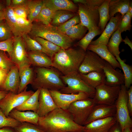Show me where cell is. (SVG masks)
I'll use <instances>...</instances> for the list:
<instances>
[{"instance_id": "6da1fadb", "label": "cell", "mask_w": 132, "mask_h": 132, "mask_svg": "<svg viewBox=\"0 0 132 132\" xmlns=\"http://www.w3.org/2000/svg\"><path fill=\"white\" fill-rule=\"evenodd\" d=\"M37 125L44 132H78L84 129L74 122L67 110L59 108L39 117Z\"/></svg>"}, {"instance_id": "7a4b0ae2", "label": "cell", "mask_w": 132, "mask_h": 132, "mask_svg": "<svg viewBox=\"0 0 132 132\" xmlns=\"http://www.w3.org/2000/svg\"><path fill=\"white\" fill-rule=\"evenodd\" d=\"M86 51L77 47L66 49L61 48L52 58V66L66 75L78 72Z\"/></svg>"}, {"instance_id": "3957f363", "label": "cell", "mask_w": 132, "mask_h": 132, "mask_svg": "<svg viewBox=\"0 0 132 132\" xmlns=\"http://www.w3.org/2000/svg\"><path fill=\"white\" fill-rule=\"evenodd\" d=\"M31 30L28 34L32 38L39 37L48 41L61 48L66 49L72 46L73 41L57 27L41 22L32 23Z\"/></svg>"}, {"instance_id": "277c9868", "label": "cell", "mask_w": 132, "mask_h": 132, "mask_svg": "<svg viewBox=\"0 0 132 132\" xmlns=\"http://www.w3.org/2000/svg\"><path fill=\"white\" fill-rule=\"evenodd\" d=\"M35 77L32 83L34 89L47 88L49 90L59 91L66 85L58 71L49 68L36 67Z\"/></svg>"}, {"instance_id": "5b68a950", "label": "cell", "mask_w": 132, "mask_h": 132, "mask_svg": "<svg viewBox=\"0 0 132 132\" xmlns=\"http://www.w3.org/2000/svg\"><path fill=\"white\" fill-rule=\"evenodd\" d=\"M104 0H86L85 4L78 3V14L80 23L88 32L99 29V7Z\"/></svg>"}, {"instance_id": "8992f818", "label": "cell", "mask_w": 132, "mask_h": 132, "mask_svg": "<svg viewBox=\"0 0 132 132\" xmlns=\"http://www.w3.org/2000/svg\"><path fill=\"white\" fill-rule=\"evenodd\" d=\"M64 83L66 85L59 91L65 94H77L79 92L85 93L93 98L95 93V89L88 85L81 78L78 72H75L61 76Z\"/></svg>"}, {"instance_id": "52a82bcc", "label": "cell", "mask_w": 132, "mask_h": 132, "mask_svg": "<svg viewBox=\"0 0 132 132\" xmlns=\"http://www.w3.org/2000/svg\"><path fill=\"white\" fill-rule=\"evenodd\" d=\"M121 86V88L115 104L116 108L115 117L116 122L119 124L122 132L126 127L132 128V121L127 105V89L124 84Z\"/></svg>"}, {"instance_id": "ba28073f", "label": "cell", "mask_w": 132, "mask_h": 132, "mask_svg": "<svg viewBox=\"0 0 132 132\" xmlns=\"http://www.w3.org/2000/svg\"><path fill=\"white\" fill-rule=\"evenodd\" d=\"M96 104L93 98L78 100L72 103L67 110L77 124L84 126Z\"/></svg>"}, {"instance_id": "9c48e42d", "label": "cell", "mask_w": 132, "mask_h": 132, "mask_svg": "<svg viewBox=\"0 0 132 132\" xmlns=\"http://www.w3.org/2000/svg\"><path fill=\"white\" fill-rule=\"evenodd\" d=\"M27 87L19 93L9 91L0 101V109L6 116H8L12 110L22 104L34 93L32 90L27 91Z\"/></svg>"}, {"instance_id": "30bf717a", "label": "cell", "mask_w": 132, "mask_h": 132, "mask_svg": "<svg viewBox=\"0 0 132 132\" xmlns=\"http://www.w3.org/2000/svg\"><path fill=\"white\" fill-rule=\"evenodd\" d=\"M121 86H110L103 84L95 88L93 98L96 104H115L121 88Z\"/></svg>"}, {"instance_id": "8fae6325", "label": "cell", "mask_w": 132, "mask_h": 132, "mask_svg": "<svg viewBox=\"0 0 132 132\" xmlns=\"http://www.w3.org/2000/svg\"><path fill=\"white\" fill-rule=\"evenodd\" d=\"M106 62L96 53L87 50L78 72L85 74L93 71H103Z\"/></svg>"}, {"instance_id": "7c38bea8", "label": "cell", "mask_w": 132, "mask_h": 132, "mask_svg": "<svg viewBox=\"0 0 132 132\" xmlns=\"http://www.w3.org/2000/svg\"><path fill=\"white\" fill-rule=\"evenodd\" d=\"M26 49L22 36L15 37L13 50L9 57L19 68L26 65H31Z\"/></svg>"}, {"instance_id": "4fadbf2b", "label": "cell", "mask_w": 132, "mask_h": 132, "mask_svg": "<svg viewBox=\"0 0 132 132\" xmlns=\"http://www.w3.org/2000/svg\"><path fill=\"white\" fill-rule=\"evenodd\" d=\"M49 90L58 108L64 110H67L71 104L75 101L90 98L88 94L83 92L75 94H65L58 91Z\"/></svg>"}, {"instance_id": "5bb4252c", "label": "cell", "mask_w": 132, "mask_h": 132, "mask_svg": "<svg viewBox=\"0 0 132 132\" xmlns=\"http://www.w3.org/2000/svg\"><path fill=\"white\" fill-rule=\"evenodd\" d=\"M111 17L106 26L100 36L97 39L92 41L90 44L93 45H107L112 34L118 29V28L122 17L119 13Z\"/></svg>"}, {"instance_id": "9a60e30c", "label": "cell", "mask_w": 132, "mask_h": 132, "mask_svg": "<svg viewBox=\"0 0 132 132\" xmlns=\"http://www.w3.org/2000/svg\"><path fill=\"white\" fill-rule=\"evenodd\" d=\"M39 106L37 113L39 117L44 116L58 108L55 103L49 90L41 88L39 95Z\"/></svg>"}, {"instance_id": "2e32d148", "label": "cell", "mask_w": 132, "mask_h": 132, "mask_svg": "<svg viewBox=\"0 0 132 132\" xmlns=\"http://www.w3.org/2000/svg\"><path fill=\"white\" fill-rule=\"evenodd\" d=\"M116 113V108L115 104H96L93 107L85 125L95 120L115 117Z\"/></svg>"}, {"instance_id": "e0dca14e", "label": "cell", "mask_w": 132, "mask_h": 132, "mask_svg": "<svg viewBox=\"0 0 132 132\" xmlns=\"http://www.w3.org/2000/svg\"><path fill=\"white\" fill-rule=\"evenodd\" d=\"M116 122L115 117L95 120L84 126V132H108Z\"/></svg>"}, {"instance_id": "ac0fdd59", "label": "cell", "mask_w": 132, "mask_h": 132, "mask_svg": "<svg viewBox=\"0 0 132 132\" xmlns=\"http://www.w3.org/2000/svg\"><path fill=\"white\" fill-rule=\"evenodd\" d=\"M20 82L19 68L15 65L11 68L8 73L0 90L11 91L17 93Z\"/></svg>"}, {"instance_id": "d6986e66", "label": "cell", "mask_w": 132, "mask_h": 132, "mask_svg": "<svg viewBox=\"0 0 132 132\" xmlns=\"http://www.w3.org/2000/svg\"><path fill=\"white\" fill-rule=\"evenodd\" d=\"M105 77V84L110 86H121L124 84L123 74L119 70H116L106 62L103 68Z\"/></svg>"}, {"instance_id": "ffe728a7", "label": "cell", "mask_w": 132, "mask_h": 132, "mask_svg": "<svg viewBox=\"0 0 132 132\" xmlns=\"http://www.w3.org/2000/svg\"><path fill=\"white\" fill-rule=\"evenodd\" d=\"M87 50L96 53L102 59L111 65L114 68H118L121 69L119 63L116 57L109 50L107 45H93L89 44Z\"/></svg>"}, {"instance_id": "44dd1931", "label": "cell", "mask_w": 132, "mask_h": 132, "mask_svg": "<svg viewBox=\"0 0 132 132\" xmlns=\"http://www.w3.org/2000/svg\"><path fill=\"white\" fill-rule=\"evenodd\" d=\"M44 5L55 11L63 10L78 13V7L72 1L69 0H43Z\"/></svg>"}, {"instance_id": "7402d4cb", "label": "cell", "mask_w": 132, "mask_h": 132, "mask_svg": "<svg viewBox=\"0 0 132 132\" xmlns=\"http://www.w3.org/2000/svg\"><path fill=\"white\" fill-rule=\"evenodd\" d=\"M31 65L36 67L49 68L52 66V58L46 54L41 52H27Z\"/></svg>"}, {"instance_id": "603a6c76", "label": "cell", "mask_w": 132, "mask_h": 132, "mask_svg": "<svg viewBox=\"0 0 132 132\" xmlns=\"http://www.w3.org/2000/svg\"><path fill=\"white\" fill-rule=\"evenodd\" d=\"M9 116L21 123L27 122L37 125L39 117L36 112L31 111H22L15 109L9 113Z\"/></svg>"}, {"instance_id": "cb8c5ba5", "label": "cell", "mask_w": 132, "mask_h": 132, "mask_svg": "<svg viewBox=\"0 0 132 132\" xmlns=\"http://www.w3.org/2000/svg\"><path fill=\"white\" fill-rule=\"evenodd\" d=\"M132 2L130 0H110L109 5V19L117 13L122 17L128 12Z\"/></svg>"}, {"instance_id": "d4e9b609", "label": "cell", "mask_w": 132, "mask_h": 132, "mask_svg": "<svg viewBox=\"0 0 132 132\" xmlns=\"http://www.w3.org/2000/svg\"><path fill=\"white\" fill-rule=\"evenodd\" d=\"M79 74L85 82L95 89L100 85L105 83V77L103 70L93 71L85 74L79 73Z\"/></svg>"}, {"instance_id": "484cf974", "label": "cell", "mask_w": 132, "mask_h": 132, "mask_svg": "<svg viewBox=\"0 0 132 132\" xmlns=\"http://www.w3.org/2000/svg\"><path fill=\"white\" fill-rule=\"evenodd\" d=\"M30 65H26L19 68L20 79L18 93L23 91L28 85L32 84L33 80V72Z\"/></svg>"}, {"instance_id": "4316f807", "label": "cell", "mask_w": 132, "mask_h": 132, "mask_svg": "<svg viewBox=\"0 0 132 132\" xmlns=\"http://www.w3.org/2000/svg\"><path fill=\"white\" fill-rule=\"evenodd\" d=\"M5 19L14 37L22 36L20 32L16 16L12 8L6 7L3 10Z\"/></svg>"}, {"instance_id": "83f0119b", "label": "cell", "mask_w": 132, "mask_h": 132, "mask_svg": "<svg viewBox=\"0 0 132 132\" xmlns=\"http://www.w3.org/2000/svg\"><path fill=\"white\" fill-rule=\"evenodd\" d=\"M40 88L36 90L24 103L14 109L22 111L31 110L37 113L39 106L38 97Z\"/></svg>"}, {"instance_id": "f1b7e54d", "label": "cell", "mask_w": 132, "mask_h": 132, "mask_svg": "<svg viewBox=\"0 0 132 132\" xmlns=\"http://www.w3.org/2000/svg\"><path fill=\"white\" fill-rule=\"evenodd\" d=\"M121 33L117 29L111 35L107 45L109 50L115 57L120 56L121 52L119 50V45L123 39Z\"/></svg>"}, {"instance_id": "f546056e", "label": "cell", "mask_w": 132, "mask_h": 132, "mask_svg": "<svg viewBox=\"0 0 132 132\" xmlns=\"http://www.w3.org/2000/svg\"><path fill=\"white\" fill-rule=\"evenodd\" d=\"M43 6V0H28L27 19L33 22L41 11Z\"/></svg>"}, {"instance_id": "4dcf8cb0", "label": "cell", "mask_w": 132, "mask_h": 132, "mask_svg": "<svg viewBox=\"0 0 132 132\" xmlns=\"http://www.w3.org/2000/svg\"><path fill=\"white\" fill-rule=\"evenodd\" d=\"M110 0H104L99 7L98 10L99 15V28L102 32L109 20V5Z\"/></svg>"}, {"instance_id": "1f68e13d", "label": "cell", "mask_w": 132, "mask_h": 132, "mask_svg": "<svg viewBox=\"0 0 132 132\" xmlns=\"http://www.w3.org/2000/svg\"><path fill=\"white\" fill-rule=\"evenodd\" d=\"M87 28L80 23L66 30L64 33L73 42L80 40L86 35Z\"/></svg>"}, {"instance_id": "d6a6232c", "label": "cell", "mask_w": 132, "mask_h": 132, "mask_svg": "<svg viewBox=\"0 0 132 132\" xmlns=\"http://www.w3.org/2000/svg\"><path fill=\"white\" fill-rule=\"evenodd\" d=\"M76 15L75 13L63 10L55 11L51 24L57 27L72 18Z\"/></svg>"}, {"instance_id": "836d02e7", "label": "cell", "mask_w": 132, "mask_h": 132, "mask_svg": "<svg viewBox=\"0 0 132 132\" xmlns=\"http://www.w3.org/2000/svg\"><path fill=\"white\" fill-rule=\"evenodd\" d=\"M22 37L25 42L26 49L29 51L42 52L50 57V55L48 52L38 42L31 37L28 34H24Z\"/></svg>"}, {"instance_id": "e575fe53", "label": "cell", "mask_w": 132, "mask_h": 132, "mask_svg": "<svg viewBox=\"0 0 132 132\" xmlns=\"http://www.w3.org/2000/svg\"><path fill=\"white\" fill-rule=\"evenodd\" d=\"M119 63L123 72L124 82V85L127 89H129L132 84V67L126 64L120 56L115 57Z\"/></svg>"}, {"instance_id": "d590c367", "label": "cell", "mask_w": 132, "mask_h": 132, "mask_svg": "<svg viewBox=\"0 0 132 132\" xmlns=\"http://www.w3.org/2000/svg\"><path fill=\"white\" fill-rule=\"evenodd\" d=\"M55 12L43 4L41 11L33 22H40L45 25L50 24Z\"/></svg>"}, {"instance_id": "8d00e7d4", "label": "cell", "mask_w": 132, "mask_h": 132, "mask_svg": "<svg viewBox=\"0 0 132 132\" xmlns=\"http://www.w3.org/2000/svg\"><path fill=\"white\" fill-rule=\"evenodd\" d=\"M102 33V32L99 29L88 32L77 43L76 45L86 51L88 46L93 39L97 35L101 34Z\"/></svg>"}, {"instance_id": "74e56055", "label": "cell", "mask_w": 132, "mask_h": 132, "mask_svg": "<svg viewBox=\"0 0 132 132\" xmlns=\"http://www.w3.org/2000/svg\"><path fill=\"white\" fill-rule=\"evenodd\" d=\"M34 39L38 42L48 52L52 58L61 48L59 46L43 38L36 37Z\"/></svg>"}, {"instance_id": "f35d334b", "label": "cell", "mask_w": 132, "mask_h": 132, "mask_svg": "<svg viewBox=\"0 0 132 132\" xmlns=\"http://www.w3.org/2000/svg\"><path fill=\"white\" fill-rule=\"evenodd\" d=\"M16 16L18 26L22 36L24 34H28L31 30L33 22L28 19Z\"/></svg>"}, {"instance_id": "ab89813d", "label": "cell", "mask_w": 132, "mask_h": 132, "mask_svg": "<svg viewBox=\"0 0 132 132\" xmlns=\"http://www.w3.org/2000/svg\"><path fill=\"white\" fill-rule=\"evenodd\" d=\"M21 123L13 118L6 116L0 109V128L6 127L14 128Z\"/></svg>"}, {"instance_id": "60d3db41", "label": "cell", "mask_w": 132, "mask_h": 132, "mask_svg": "<svg viewBox=\"0 0 132 132\" xmlns=\"http://www.w3.org/2000/svg\"><path fill=\"white\" fill-rule=\"evenodd\" d=\"M14 129L15 132H44L37 125L27 122L21 123Z\"/></svg>"}, {"instance_id": "b9f144b4", "label": "cell", "mask_w": 132, "mask_h": 132, "mask_svg": "<svg viewBox=\"0 0 132 132\" xmlns=\"http://www.w3.org/2000/svg\"><path fill=\"white\" fill-rule=\"evenodd\" d=\"M132 17L128 12L122 17L118 28L121 33L131 30Z\"/></svg>"}, {"instance_id": "7bdbcfd3", "label": "cell", "mask_w": 132, "mask_h": 132, "mask_svg": "<svg viewBox=\"0 0 132 132\" xmlns=\"http://www.w3.org/2000/svg\"><path fill=\"white\" fill-rule=\"evenodd\" d=\"M14 37L4 19L0 21V42Z\"/></svg>"}, {"instance_id": "ee69618b", "label": "cell", "mask_w": 132, "mask_h": 132, "mask_svg": "<svg viewBox=\"0 0 132 132\" xmlns=\"http://www.w3.org/2000/svg\"><path fill=\"white\" fill-rule=\"evenodd\" d=\"M80 23V18L78 13L64 23L57 27L60 31L64 33L67 30Z\"/></svg>"}, {"instance_id": "f6af8a7d", "label": "cell", "mask_w": 132, "mask_h": 132, "mask_svg": "<svg viewBox=\"0 0 132 132\" xmlns=\"http://www.w3.org/2000/svg\"><path fill=\"white\" fill-rule=\"evenodd\" d=\"M15 65L5 52L0 50V68L9 71L11 68Z\"/></svg>"}, {"instance_id": "bcb514c9", "label": "cell", "mask_w": 132, "mask_h": 132, "mask_svg": "<svg viewBox=\"0 0 132 132\" xmlns=\"http://www.w3.org/2000/svg\"><path fill=\"white\" fill-rule=\"evenodd\" d=\"M15 37H13L6 40L0 42V50L7 52L9 56L12 52Z\"/></svg>"}, {"instance_id": "7dc6e473", "label": "cell", "mask_w": 132, "mask_h": 132, "mask_svg": "<svg viewBox=\"0 0 132 132\" xmlns=\"http://www.w3.org/2000/svg\"><path fill=\"white\" fill-rule=\"evenodd\" d=\"M12 9L16 16L27 19L28 11L27 3Z\"/></svg>"}, {"instance_id": "c3c4849f", "label": "cell", "mask_w": 132, "mask_h": 132, "mask_svg": "<svg viewBox=\"0 0 132 132\" xmlns=\"http://www.w3.org/2000/svg\"><path fill=\"white\" fill-rule=\"evenodd\" d=\"M127 92L128 95L127 105L129 114L131 117L132 115V86H131Z\"/></svg>"}, {"instance_id": "681fc988", "label": "cell", "mask_w": 132, "mask_h": 132, "mask_svg": "<svg viewBox=\"0 0 132 132\" xmlns=\"http://www.w3.org/2000/svg\"><path fill=\"white\" fill-rule=\"evenodd\" d=\"M28 0H11L10 7L12 8L24 5L27 3Z\"/></svg>"}, {"instance_id": "f907efd6", "label": "cell", "mask_w": 132, "mask_h": 132, "mask_svg": "<svg viewBox=\"0 0 132 132\" xmlns=\"http://www.w3.org/2000/svg\"><path fill=\"white\" fill-rule=\"evenodd\" d=\"M9 72L0 68V88L4 82Z\"/></svg>"}, {"instance_id": "816d5d0a", "label": "cell", "mask_w": 132, "mask_h": 132, "mask_svg": "<svg viewBox=\"0 0 132 132\" xmlns=\"http://www.w3.org/2000/svg\"><path fill=\"white\" fill-rule=\"evenodd\" d=\"M108 132H122L121 129L119 124L116 122L111 127Z\"/></svg>"}, {"instance_id": "f5cc1de1", "label": "cell", "mask_w": 132, "mask_h": 132, "mask_svg": "<svg viewBox=\"0 0 132 132\" xmlns=\"http://www.w3.org/2000/svg\"><path fill=\"white\" fill-rule=\"evenodd\" d=\"M0 132H15L13 128L6 127L0 128Z\"/></svg>"}, {"instance_id": "db71d44e", "label": "cell", "mask_w": 132, "mask_h": 132, "mask_svg": "<svg viewBox=\"0 0 132 132\" xmlns=\"http://www.w3.org/2000/svg\"><path fill=\"white\" fill-rule=\"evenodd\" d=\"M125 44H127L132 50V43L127 36H126L124 39H123V41Z\"/></svg>"}, {"instance_id": "11a10c76", "label": "cell", "mask_w": 132, "mask_h": 132, "mask_svg": "<svg viewBox=\"0 0 132 132\" xmlns=\"http://www.w3.org/2000/svg\"><path fill=\"white\" fill-rule=\"evenodd\" d=\"M9 92L6 91L0 90V101L6 96Z\"/></svg>"}, {"instance_id": "9f6ffc18", "label": "cell", "mask_w": 132, "mask_h": 132, "mask_svg": "<svg viewBox=\"0 0 132 132\" xmlns=\"http://www.w3.org/2000/svg\"><path fill=\"white\" fill-rule=\"evenodd\" d=\"M5 19L3 10L0 11V21Z\"/></svg>"}, {"instance_id": "6f0895ef", "label": "cell", "mask_w": 132, "mask_h": 132, "mask_svg": "<svg viewBox=\"0 0 132 132\" xmlns=\"http://www.w3.org/2000/svg\"><path fill=\"white\" fill-rule=\"evenodd\" d=\"M128 12L132 16V2L131 3L129 6Z\"/></svg>"}, {"instance_id": "680465c9", "label": "cell", "mask_w": 132, "mask_h": 132, "mask_svg": "<svg viewBox=\"0 0 132 132\" xmlns=\"http://www.w3.org/2000/svg\"><path fill=\"white\" fill-rule=\"evenodd\" d=\"M122 132H132V128L126 127L124 129Z\"/></svg>"}, {"instance_id": "91938a15", "label": "cell", "mask_w": 132, "mask_h": 132, "mask_svg": "<svg viewBox=\"0 0 132 132\" xmlns=\"http://www.w3.org/2000/svg\"><path fill=\"white\" fill-rule=\"evenodd\" d=\"M6 7L3 3L0 1V11H3Z\"/></svg>"}, {"instance_id": "94428289", "label": "cell", "mask_w": 132, "mask_h": 132, "mask_svg": "<svg viewBox=\"0 0 132 132\" xmlns=\"http://www.w3.org/2000/svg\"><path fill=\"white\" fill-rule=\"evenodd\" d=\"M84 132L83 131H81L80 132Z\"/></svg>"}]
</instances>
